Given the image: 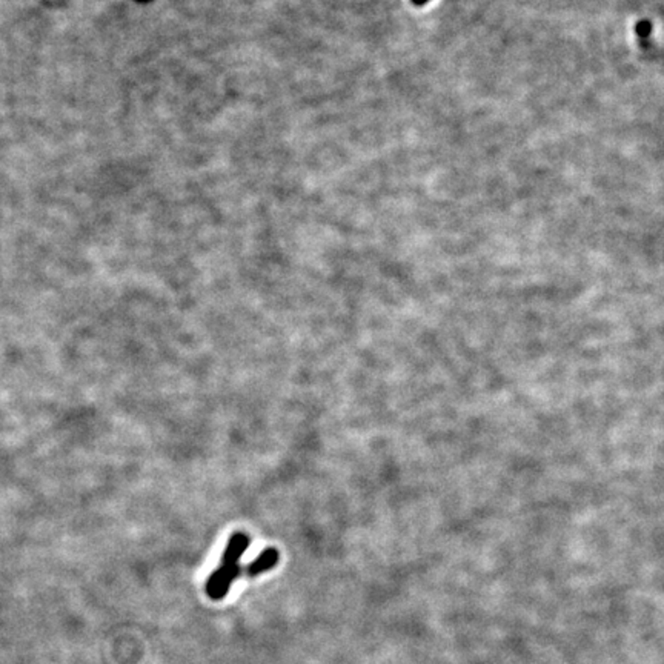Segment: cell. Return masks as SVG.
Masks as SVG:
<instances>
[{"label":"cell","mask_w":664,"mask_h":664,"mask_svg":"<svg viewBox=\"0 0 664 664\" xmlns=\"http://www.w3.org/2000/svg\"><path fill=\"white\" fill-rule=\"evenodd\" d=\"M279 560H280V554L276 547H268V549H264L259 557L248 564L245 569V574L248 577H257L260 574H264V572L276 568Z\"/></svg>","instance_id":"2"},{"label":"cell","mask_w":664,"mask_h":664,"mask_svg":"<svg viewBox=\"0 0 664 664\" xmlns=\"http://www.w3.org/2000/svg\"><path fill=\"white\" fill-rule=\"evenodd\" d=\"M429 2H430V0H411V4H412L414 6H417V8L425 6V5H428Z\"/></svg>","instance_id":"3"},{"label":"cell","mask_w":664,"mask_h":664,"mask_svg":"<svg viewBox=\"0 0 664 664\" xmlns=\"http://www.w3.org/2000/svg\"><path fill=\"white\" fill-rule=\"evenodd\" d=\"M240 574H242V568H240L238 561L222 560L220 566L212 572L206 581V595L214 601L223 600L228 595L231 585L234 583Z\"/></svg>","instance_id":"1"}]
</instances>
